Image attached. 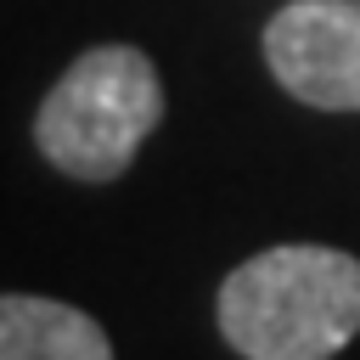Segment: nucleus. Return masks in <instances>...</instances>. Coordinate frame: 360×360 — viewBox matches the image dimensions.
I'll list each match as a JSON object with an SVG mask.
<instances>
[{"mask_svg":"<svg viewBox=\"0 0 360 360\" xmlns=\"http://www.w3.org/2000/svg\"><path fill=\"white\" fill-rule=\"evenodd\" d=\"M0 360H112V343L101 321L73 304L0 292Z\"/></svg>","mask_w":360,"mask_h":360,"instance_id":"nucleus-4","label":"nucleus"},{"mask_svg":"<svg viewBox=\"0 0 360 360\" xmlns=\"http://www.w3.org/2000/svg\"><path fill=\"white\" fill-rule=\"evenodd\" d=\"M264 62L287 96L326 112L360 107V0H292L264 22Z\"/></svg>","mask_w":360,"mask_h":360,"instance_id":"nucleus-3","label":"nucleus"},{"mask_svg":"<svg viewBox=\"0 0 360 360\" xmlns=\"http://www.w3.org/2000/svg\"><path fill=\"white\" fill-rule=\"evenodd\" d=\"M219 338L242 360H332L360 332V259L281 242L219 281Z\"/></svg>","mask_w":360,"mask_h":360,"instance_id":"nucleus-1","label":"nucleus"},{"mask_svg":"<svg viewBox=\"0 0 360 360\" xmlns=\"http://www.w3.org/2000/svg\"><path fill=\"white\" fill-rule=\"evenodd\" d=\"M163 124V79L146 51L135 45H96L84 51L39 101L34 146L68 180H118L141 141Z\"/></svg>","mask_w":360,"mask_h":360,"instance_id":"nucleus-2","label":"nucleus"}]
</instances>
